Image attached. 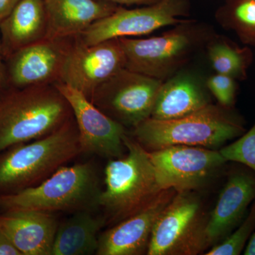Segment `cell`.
<instances>
[{
  "instance_id": "6da1fadb",
  "label": "cell",
  "mask_w": 255,
  "mask_h": 255,
  "mask_svg": "<svg viewBox=\"0 0 255 255\" xmlns=\"http://www.w3.org/2000/svg\"><path fill=\"white\" fill-rule=\"evenodd\" d=\"M73 117L68 101L55 85L12 88L0 97V153L46 136Z\"/></svg>"
},
{
  "instance_id": "7a4b0ae2",
  "label": "cell",
  "mask_w": 255,
  "mask_h": 255,
  "mask_svg": "<svg viewBox=\"0 0 255 255\" xmlns=\"http://www.w3.org/2000/svg\"><path fill=\"white\" fill-rule=\"evenodd\" d=\"M247 131L233 109L210 104L202 110L172 120L146 119L129 133L147 151L172 145L198 146L218 150Z\"/></svg>"
},
{
  "instance_id": "3957f363",
  "label": "cell",
  "mask_w": 255,
  "mask_h": 255,
  "mask_svg": "<svg viewBox=\"0 0 255 255\" xmlns=\"http://www.w3.org/2000/svg\"><path fill=\"white\" fill-rule=\"evenodd\" d=\"M82 153L73 117L58 130L0 153V196L34 187Z\"/></svg>"
},
{
  "instance_id": "277c9868",
  "label": "cell",
  "mask_w": 255,
  "mask_h": 255,
  "mask_svg": "<svg viewBox=\"0 0 255 255\" xmlns=\"http://www.w3.org/2000/svg\"><path fill=\"white\" fill-rule=\"evenodd\" d=\"M127 152L109 159L105 187L100 198L107 222L117 224L147 207L163 191L159 185L148 151L128 132L124 137Z\"/></svg>"
},
{
  "instance_id": "5b68a950",
  "label": "cell",
  "mask_w": 255,
  "mask_h": 255,
  "mask_svg": "<svg viewBox=\"0 0 255 255\" xmlns=\"http://www.w3.org/2000/svg\"><path fill=\"white\" fill-rule=\"evenodd\" d=\"M102 190L94 162L63 166L38 185L0 196V211L31 210L50 214L97 211Z\"/></svg>"
},
{
  "instance_id": "8992f818",
  "label": "cell",
  "mask_w": 255,
  "mask_h": 255,
  "mask_svg": "<svg viewBox=\"0 0 255 255\" xmlns=\"http://www.w3.org/2000/svg\"><path fill=\"white\" fill-rule=\"evenodd\" d=\"M214 34L207 25L187 19L157 36L119 40L126 68L164 82L180 72Z\"/></svg>"
},
{
  "instance_id": "52a82bcc",
  "label": "cell",
  "mask_w": 255,
  "mask_h": 255,
  "mask_svg": "<svg viewBox=\"0 0 255 255\" xmlns=\"http://www.w3.org/2000/svg\"><path fill=\"white\" fill-rule=\"evenodd\" d=\"M202 202L193 191L177 192L156 221L148 255H196L209 248L208 221Z\"/></svg>"
},
{
  "instance_id": "ba28073f",
  "label": "cell",
  "mask_w": 255,
  "mask_h": 255,
  "mask_svg": "<svg viewBox=\"0 0 255 255\" xmlns=\"http://www.w3.org/2000/svg\"><path fill=\"white\" fill-rule=\"evenodd\" d=\"M162 82L124 68L97 87L90 100L106 115L131 130L150 118Z\"/></svg>"
},
{
  "instance_id": "9c48e42d",
  "label": "cell",
  "mask_w": 255,
  "mask_h": 255,
  "mask_svg": "<svg viewBox=\"0 0 255 255\" xmlns=\"http://www.w3.org/2000/svg\"><path fill=\"white\" fill-rule=\"evenodd\" d=\"M188 0H161L156 4L127 9L120 6L112 14L96 21L76 36L86 46L124 37L143 36L165 26L187 20Z\"/></svg>"
},
{
  "instance_id": "30bf717a",
  "label": "cell",
  "mask_w": 255,
  "mask_h": 255,
  "mask_svg": "<svg viewBox=\"0 0 255 255\" xmlns=\"http://www.w3.org/2000/svg\"><path fill=\"white\" fill-rule=\"evenodd\" d=\"M148 155L161 188L177 192L199 189L227 162L219 150L198 146H169Z\"/></svg>"
},
{
  "instance_id": "8fae6325",
  "label": "cell",
  "mask_w": 255,
  "mask_h": 255,
  "mask_svg": "<svg viewBox=\"0 0 255 255\" xmlns=\"http://www.w3.org/2000/svg\"><path fill=\"white\" fill-rule=\"evenodd\" d=\"M55 85L70 106L82 153L109 159L124 156L127 152L124 137L128 130L106 115L81 92L62 82Z\"/></svg>"
},
{
  "instance_id": "7c38bea8",
  "label": "cell",
  "mask_w": 255,
  "mask_h": 255,
  "mask_svg": "<svg viewBox=\"0 0 255 255\" xmlns=\"http://www.w3.org/2000/svg\"><path fill=\"white\" fill-rule=\"evenodd\" d=\"M124 68L125 54L119 38L86 46L79 43L75 37L64 63L60 82L90 100L97 87Z\"/></svg>"
},
{
  "instance_id": "4fadbf2b",
  "label": "cell",
  "mask_w": 255,
  "mask_h": 255,
  "mask_svg": "<svg viewBox=\"0 0 255 255\" xmlns=\"http://www.w3.org/2000/svg\"><path fill=\"white\" fill-rule=\"evenodd\" d=\"M75 39L45 38L15 52L6 60V82L15 89L60 82Z\"/></svg>"
},
{
  "instance_id": "5bb4252c",
  "label": "cell",
  "mask_w": 255,
  "mask_h": 255,
  "mask_svg": "<svg viewBox=\"0 0 255 255\" xmlns=\"http://www.w3.org/2000/svg\"><path fill=\"white\" fill-rule=\"evenodd\" d=\"M255 200V172L242 164L233 169L208 216L206 235L209 248L228 237L246 217Z\"/></svg>"
},
{
  "instance_id": "9a60e30c",
  "label": "cell",
  "mask_w": 255,
  "mask_h": 255,
  "mask_svg": "<svg viewBox=\"0 0 255 255\" xmlns=\"http://www.w3.org/2000/svg\"><path fill=\"white\" fill-rule=\"evenodd\" d=\"M177 191L165 189L140 212L113 225L100 235L98 255H140L146 253L156 221Z\"/></svg>"
},
{
  "instance_id": "2e32d148",
  "label": "cell",
  "mask_w": 255,
  "mask_h": 255,
  "mask_svg": "<svg viewBox=\"0 0 255 255\" xmlns=\"http://www.w3.org/2000/svg\"><path fill=\"white\" fill-rule=\"evenodd\" d=\"M58 225L50 213L11 210L0 214V228L22 255H52Z\"/></svg>"
},
{
  "instance_id": "e0dca14e",
  "label": "cell",
  "mask_w": 255,
  "mask_h": 255,
  "mask_svg": "<svg viewBox=\"0 0 255 255\" xmlns=\"http://www.w3.org/2000/svg\"><path fill=\"white\" fill-rule=\"evenodd\" d=\"M209 90L192 74L179 72L162 82L150 118L172 120L202 110L211 104Z\"/></svg>"
},
{
  "instance_id": "ac0fdd59",
  "label": "cell",
  "mask_w": 255,
  "mask_h": 255,
  "mask_svg": "<svg viewBox=\"0 0 255 255\" xmlns=\"http://www.w3.org/2000/svg\"><path fill=\"white\" fill-rule=\"evenodd\" d=\"M46 38L76 37L96 21L112 14L120 6L100 0H44Z\"/></svg>"
},
{
  "instance_id": "d6986e66",
  "label": "cell",
  "mask_w": 255,
  "mask_h": 255,
  "mask_svg": "<svg viewBox=\"0 0 255 255\" xmlns=\"http://www.w3.org/2000/svg\"><path fill=\"white\" fill-rule=\"evenodd\" d=\"M48 26L44 0H19L0 24L4 59L46 38Z\"/></svg>"
},
{
  "instance_id": "ffe728a7",
  "label": "cell",
  "mask_w": 255,
  "mask_h": 255,
  "mask_svg": "<svg viewBox=\"0 0 255 255\" xmlns=\"http://www.w3.org/2000/svg\"><path fill=\"white\" fill-rule=\"evenodd\" d=\"M105 215L96 211H77L58 225L52 255L96 254L101 229L107 225Z\"/></svg>"
},
{
  "instance_id": "44dd1931",
  "label": "cell",
  "mask_w": 255,
  "mask_h": 255,
  "mask_svg": "<svg viewBox=\"0 0 255 255\" xmlns=\"http://www.w3.org/2000/svg\"><path fill=\"white\" fill-rule=\"evenodd\" d=\"M206 48L216 73L228 75L237 81L246 80L253 61V50L250 46H239L227 37L214 34Z\"/></svg>"
},
{
  "instance_id": "7402d4cb",
  "label": "cell",
  "mask_w": 255,
  "mask_h": 255,
  "mask_svg": "<svg viewBox=\"0 0 255 255\" xmlns=\"http://www.w3.org/2000/svg\"><path fill=\"white\" fill-rule=\"evenodd\" d=\"M215 16L223 28L234 32L242 43L255 47V0H226Z\"/></svg>"
},
{
  "instance_id": "603a6c76",
  "label": "cell",
  "mask_w": 255,
  "mask_h": 255,
  "mask_svg": "<svg viewBox=\"0 0 255 255\" xmlns=\"http://www.w3.org/2000/svg\"><path fill=\"white\" fill-rule=\"evenodd\" d=\"M255 230V200L243 222L228 237L211 247L205 255H239Z\"/></svg>"
},
{
  "instance_id": "cb8c5ba5",
  "label": "cell",
  "mask_w": 255,
  "mask_h": 255,
  "mask_svg": "<svg viewBox=\"0 0 255 255\" xmlns=\"http://www.w3.org/2000/svg\"><path fill=\"white\" fill-rule=\"evenodd\" d=\"M228 162H236L255 172V124L237 140L219 150Z\"/></svg>"
},
{
  "instance_id": "d4e9b609",
  "label": "cell",
  "mask_w": 255,
  "mask_h": 255,
  "mask_svg": "<svg viewBox=\"0 0 255 255\" xmlns=\"http://www.w3.org/2000/svg\"><path fill=\"white\" fill-rule=\"evenodd\" d=\"M206 86L219 105L233 109L237 96V80L228 75L215 73L207 79Z\"/></svg>"
},
{
  "instance_id": "484cf974",
  "label": "cell",
  "mask_w": 255,
  "mask_h": 255,
  "mask_svg": "<svg viewBox=\"0 0 255 255\" xmlns=\"http://www.w3.org/2000/svg\"><path fill=\"white\" fill-rule=\"evenodd\" d=\"M0 255H22L12 241L0 228Z\"/></svg>"
},
{
  "instance_id": "4316f807",
  "label": "cell",
  "mask_w": 255,
  "mask_h": 255,
  "mask_svg": "<svg viewBox=\"0 0 255 255\" xmlns=\"http://www.w3.org/2000/svg\"><path fill=\"white\" fill-rule=\"evenodd\" d=\"M100 1L120 6H142L156 4V3L160 1L161 0H100Z\"/></svg>"
},
{
  "instance_id": "83f0119b",
  "label": "cell",
  "mask_w": 255,
  "mask_h": 255,
  "mask_svg": "<svg viewBox=\"0 0 255 255\" xmlns=\"http://www.w3.org/2000/svg\"><path fill=\"white\" fill-rule=\"evenodd\" d=\"M19 0H0V24L14 9Z\"/></svg>"
},
{
  "instance_id": "f1b7e54d",
  "label": "cell",
  "mask_w": 255,
  "mask_h": 255,
  "mask_svg": "<svg viewBox=\"0 0 255 255\" xmlns=\"http://www.w3.org/2000/svg\"><path fill=\"white\" fill-rule=\"evenodd\" d=\"M2 50H1V41H0V86L3 87L6 82V67L3 63Z\"/></svg>"
},
{
  "instance_id": "f546056e",
  "label": "cell",
  "mask_w": 255,
  "mask_h": 255,
  "mask_svg": "<svg viewBox=\"0 0 255 255\" xmlns=\"http://www.w3.org/2000/svg\"><path fill=\"white\" fill-rule=\"evenodd\" d=\"M244 255H255V233H253L251 238H250L246 250H245Z\"/></svg>"
},
{
  "instance_id": "4dcf8cb0",
  "label": "cell",
  "mask_w": 255,
  "mask_h": 255,
  "mask_svg": "<svg viewBox=\"0 0 255 255\" xmlns=\"http://www.w3.org/2000/svg\"><path fill=\"white\" fill-rule=\"evenodd\" d=\"M1 87L0 86V97H1V94H2V93H1Z\"/></svg>"
}]
</instances>
